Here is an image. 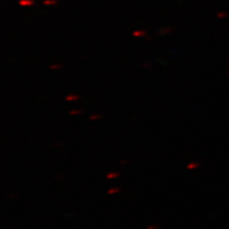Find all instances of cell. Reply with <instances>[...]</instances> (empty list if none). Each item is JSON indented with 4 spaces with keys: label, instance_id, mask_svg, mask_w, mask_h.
Returning <instances> with one entry per match:
<instances>
[{
    "label": "cell",
    "instance_id": "cell-1",
    "mask_svg": "<svg viewBox=\"0 0 229 229\" xmlns=\"http://www.w3.org/2000/svg\"><path fill=\"white\" fill-rule=\"evenodd\" d=\"M118 176H119V174H110V175L107 176V178H108V179H111V178H116V177H118Z\"/></svg>",
    "mask_w": 229,
    "mask_h": 229
},
{
    "label": "cell",
    "instance_id": "cell-2",
    "mask_svg": "<svg viewBox=\"0 0 229 229\" xmlns=\"http://www.w3.org/2000/svg\"><path fill=\"white\" fill-rule=\"evenodd\" d=\"M118 191H119V189H113V190H110L108 193H109V194H111V193H116V192H118Z\"/></svg>",
    "mask_w": 229,
    "mask_h": 229
}]
</instances>
